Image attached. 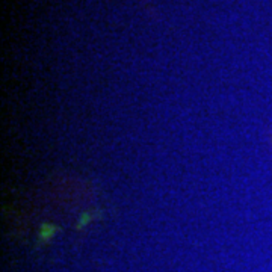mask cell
I'll return each mask as SVG.
<instances>
[{
	"instance_id": "cell-1",
	"label": "cell",
	"mask_w": 272,
	"mask_h": 272,
	"mask_svg": "<svg viewBox=\"0 0 272 272\" xmlns=\"http://www.w3.org/2000/svg\"><path fill=\"white\" fill-rule=\"evenodd\" d=\"M55 233H56V227H53V225H50V224H44L43 227H41L39 236L43 238V239H49V238H52Z\"/></svg>"
},
{
	"instance_id": "cell-2",
	"label": "cell",
	"mask_w": 272,
	"mask_h": 272,
	"mask_svg": "<svg viewBox=\"0 0 272 272\" xmlns=\"http://www.w3.org/2000/svg\"><path fill=\"white\" fill-rule=\"evenodd\" d=\"M91 221H92L91 212H85L83 215H80V218H79V221H77V228H83L85 225H88Z\"/></svg>"
}]
</instances>
